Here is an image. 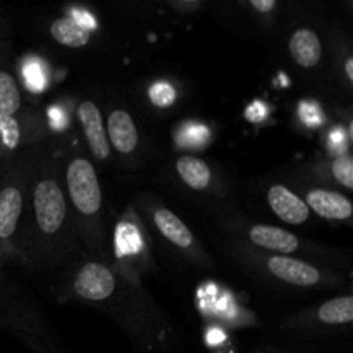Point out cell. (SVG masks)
<instances>
[{
	"instance_id": "obj_21",
	"label": "cell",
	"mask_w": 353,
	"mask_h": 353,
	"mask_svg": "<svg viewBox=\"0 0 353 353\" xmlns=\"http://www.w3.org/2000/svg\"><path fill=\"white\" fill-rule=\"evenodd\" d=\"M171 6L179 10H195L202 6V2H199V0H186V2H172Z\"/></svg>"
},
{
	"instance_id": "obj_3",
	"label": "cell",
	"mask_w": 353,
	"mask_h": 353,
	"mask_svg": "<svg viewBox=\"0 0 353 353\" xmlns=\"http://www.w3.org/2000/svg\"><path fill=\"white\" fill-rule=\"evenodd\" d=\"M74 292L90 302H102L116 292V278L107 265L88 262L76 276Z\"/></svg>"
},
{
	"instance_id": "obj_20",
	"label": "cell",
	"mask_w": 353,
	"mask_h": 353,
	"mask_svg": "<svg viewBox=\"0 0 353 353\" xmlns=\"http://www.w3.org/2000/svg\"><path fill=\"white\" fill-rule=\"evenodd\" d=\"M250 6L254 7V9H257L259 12L268 14V12H271L272 9H274L276 2H274V0H252Z\"/></svg>"
},
{
	"instance_id": "obj_15",
	"label": "cell",
	"mask_w": 353,
	"mask_h": 353,
	"mask_svg": "<svg viewBox=\"0 0 353 353\" xmlns=\"http://www.w3.org/2000/svg\"><path fill=\"white\" fill-rule=\"evenodd\" d=\"M319 321L326 324H350L353 321V299L352 296H340V299L324 302L319 307Z\"/></svg>"
},
{
	"instance_id": "obj_16",
	"label": "cell",
	"mask_w": 353,
	"mask_h": 353,
	"mask_svg": "<svg viewBox=\"0 0 353 353\" xmlns=\"http://www.w3.org/2000/svg\"><path fill=\"white\" fill-rule=\"evenodd\" d=\"M21 109V93L9 71L0 69V116L14 117Z\"/></svg>"
},
{
	"instance_id": "obj_18",
	"label": "cell",
	"mask_w": 353,
	"mask_h": 353,
	"mask_svg": "<svg viewBox=\"0 0 353 353\" xmlns=\"http://www.w3.org/2000/svg\"><path fill=\"white\" fill-rule=\"evenodd\" d=\"M19 141V128L14 117L0 116V143L6 148H14Z\"/></svg>"
},
{
	"instance_id": "obj_22",
	"label": "cell",
	"mask_w": 353,
	"mask_h": 353,
	"mask_svg": "<svg viewBox=\"0 0 353 353\" xmlns=\"http://www.w3.org/2000/svg\"><path fill=\"white\" fill-rule=\"evenodd\" d=\"M345 71H347L348 79L353 81V61H352V57L347 59V64H345Z\"/></svg>"
},
{
	"instance_id": "obj_13",
	"label": "cell",
	"mask_w": 353,
	"mask_h": 353,
	"mask_svg": "<svg viewBox=\"0 0 353 353\" xmlns=\"http://www.w3.org/2000/svg\"><path fill=\"white\" fill-rule=\"evenodd\" d=\"M176 171L179 178L183 179L185 185H188L192 190H205L212 181V171L203 162L202 159H196L193 155H183L176 161Z\"/></svg>"
},
{
	"instance_id": "obj_9",
	"label": "cell",
	"mask_w": 353,
	"mask_h": 353,
	"mask_svg": "<svg viewBox=\"0 0 353 353\" xmlns=\"http://www.w3.org/2000/svg\"><path fill=\"white\" fill-rule=\"evenodd\" d=\"M288 48L293 61L305 69L316 68L323 59V45H321L319 37L316 31L309 30V28L296 30L290 38Z\"/></svg>"
},
{
	"instance_id": "obj_19",
	"label": "cell",
	"mask_w": 353,
	"mask_h": 353,
	"mask_svg": "<svg viewBox=\"0 0 353 353\" xmlns=\"http://www.w3.org/2000/svg\"><path fill=\"white\" fill-rule=\"evenodd\" d=\"M176 92L171 85L168 83H157V85L152 86L150 90V99L155 105L159 107H168L174 102Z\"/></svg>"
},
{
	"instance_id": "obj_5",
	"label": "cell",
	"mask_w": 353,
	"mask_h": 353,
	"mask_svg": "<svg viewBox=\"0 0 353 353\" xmlns=\"http://www.w3.org/2000/svg\"><path fill=\"white\" fill-rule=\"evenodd\" d=\"M268 268L271 274L290 285L314 286L321 281V272L314 265L303 261H296V259L285 257V255L269 259Z\"/></svg>"
},
{
	"instance_id": "obj_7",
	"label": "cell",
	"mask_w": 353,
	"mask_h": 353,
	"mask_svg": "<svg viewBox=\"0 0 353 353\" xmlns=\"http://www.w3.org/2000/svg\"><path fill=\"white\" fill-rule=\"evenodd\" d=\"M307 207L309 210L319 214L330 221H347L353 214V205L345 195L330 190H310L307 193Z\"/></svg>"
},
{
	"instance_id": "obj_2",
	"label": "cell",
	"mask_w": 353,
	"mask_h": 353,
	"mask_svg": "<svg viewBox=\"0 0 353 353\" xmlns=\"http://www.w3.org/2000/svg\"><path fill=\"white\" fill-rule=\"evenodd\" d=\"M33 205L41 233H57L65 219V200L64 193L55 179L45 178L34 186Z\"/></svg>"
},
{
	"instance_id": "obj_11",
	"label": "cell",
	"mask_w": 353,
	"mask_h": 353,
	"mask_svg": "<svg viewBox=\"0 0 353 353\" xmlns=\"http://www.w3.org/2000/svg\"><path fill=\"white\" fill-rule=\"evenodd\" d=\"M23 212V193L17 186L6 185L0 190V240H10L16 233Z\"/></svg>"
},
{
	"instance_id": "obj_12",
	"label": "cell",
	"mask_w": 353,
	"mask_h": 353,
	"mask_svg": "<svg viewBox=\"0 0 353 353\" xmlns=\"http://www.w3.org/2000/svg\"><path fill=\"white\" fill-rule=\"evenodd\" d=\"M154 223L157 230L168 238L171 243L179 248H188L193 243V234L185 223L169 209H159L154 216Z\"/></svg>"
},
{
	"instance_id": "obj_6",
	"label": "cell",
	"mask_w": 353,
	"mask_h": 353,
	"mask_svg": "<svg viewBox=\"0 0 353 353\" xmlns=\"http://www.w3.org/2000/svg\"><path fill=\"white\" fill-rule=\"evenodd\" d=\"M268 202L276 216L288 224H303L310 216L307 203L283 185H274L269 188Z\"/></svg>"
},
{
	"instance_id": "obj_17",
	"label": "cell",
	"mask_w": 353,
	"mask_h": 353,
	"mask_svg": "<svg viewBox=\"0 0 353 353\" xmlns=\"http://www.w3.org/2000/svg\"><path fill=\"white\" fill-rule=\"evenodd\" d=\"M333 174L340 185L345 188H353V161L350 155H340L336 161L333 162Z\"/></svg>"
},
{
	"instance_id": "obj_10",
	"label": "cell",
	"mask_w": 353,
	"mask_h": 353,
	"mask_svg": "<svg viewBox=\"0 0 353 353\" xmlns=\"http://www.w3.org/2000/svg\"><path fill=\"white\" fill-rule=\"evenodd\" d=\"M250 240L257 247L278 252V254H292V252L299 250L300 247L299 238L293 233L281 230V228L265 226V224H259V226L252 228Z\"/></svg>"
},
{
	"instance_id": "obj_4",
	"label": "cell",
	"mask_w": 353,
	"mask_h": 353,
	"mask_svg": "<svg viewBox=\"0 0 353 353\" xmlns=\"http://www.w3.org/2000/svg\"><path fill=\"white\" fill-rule=\"evenodd\" d=\"M78 117L92 154L99 161H105L110 155V145L109 140H107L105 130H103L102 114H100L99 107L92 100H85V102L79 103Z\"/></svg>"
},
{
	"instance_id": "obj_8",
	"label": "cell",
	"mask_w": 353,
	"mask_h": 353,
	"mask_svg": "<svg viewBox=\"0 0 353 353\" xmlns=\"http://www.w3.org/2000/svg\"><path fill=\"white\" fill-rule=\"evenodd\" d=\"M107 140L121 154H131L137 150L138 130L133 117L123 109H116L107 119Z\"/></svg>"
},
{
	"instance_id": "obj_14",
	"label": "cell",
	"mask_w": 353,
	"mask_h": 353,
	"mask_svg": "<svg viewBox=\"0 0 353 353\" xmlns=\"http://www.w3.org/2000/svg\"><path fill=\"white\" fill-rule=\"evenodd\" d=\"M50 34L57 43L64 45V47L79 48L88 45L90 41V30L79 24L78 21L72 17H61L55 19L50 24Z\"/></svg>"
},
{
	"instance_id": "obj_1",
	"label": "cell",
	"mask_w": 353,
	"mask_h": 353,
	"mask_svg": "<svg viewBox=\"0 0 353 353\" xmlns=\"http://www.w3.org/2000/svg\"><path fill=\"white\" fill-rule=\"evenodd\" d=\"M69 196L72 205L83 216H95L102 207V190L92 162L85 157H76L65 172Z\"/></svg>"
}]
</instances>
